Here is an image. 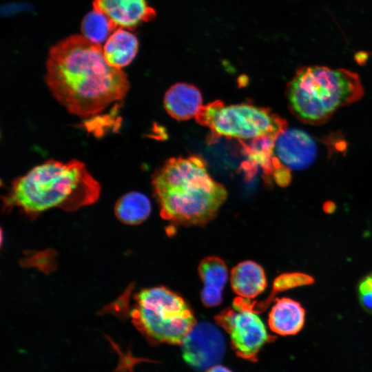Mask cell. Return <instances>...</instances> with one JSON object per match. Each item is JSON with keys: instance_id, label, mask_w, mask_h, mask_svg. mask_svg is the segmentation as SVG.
<instances>
[{"instance_id": "obj_1", "label": "cell", "mask_w": 372, "mask_h": 372, "mask_svg": "<svg viewBox=\"0 0 372 372\" xmlns=\"http://www.w3.org/2000/svg\"><path fill=\"white\" fill-rule=\"evenodd\" d=\"M45 81L61 105L82 118L123 99L130 89L127 75L107 62L102 46L83 35L70 36L50 49Z\"/></svg>"}, {"instance_id": "obj_2", "label": "cell", "mask_w": 372, "mask_h": 372, "mask_svg": "<svg viewBox=\"0 0 372 372\" xmlns=\"http://www.w3.org/2000/svg\"><path fill=\"white\" fill-rule=\"evenodd\" d=\"M152 185L163 218L180 225H204L213 219L227 197L200 156L171 158L157 170Z\"/></svg>"}, {"instance_id": "obj_3", "label": "cell", "mask_w": 372, "mask_h": 372, "mask_svg": "<svg viewBox=\"0 0 372 372\" xmlns=\"http://www.w3.org/2000/svg\"><path fill=\"white\" fill-rule=\"evenodd\" d=\"M101 185L79 160H48L17 178L3 198L6 207L29 215L52 208L72 211L94 203Z\"/></svg>"}, {"instance_id": "obj_4", "label": "cell", "mask_w": 372, "mask_h": 372, "mask_svg": "<svg viewBox=\"0 0 372 372\" xmlns=\"http://www.w3.org/2000/svg\"><path fill=\"white\" fill-rule=\"evenodd\" d=\"M364 88L358 74L344 68L304 66L287 85L291 113L301 122L322 125L340 107L359 101Z\"/></svg>"}, {"instance_id": "obj_5", "label": "cell", "mask_w": 372, "mask_h": 372, "mask_svg": "<svg viewBox=\"0 0 372 372\" xmlns=\"http://www.w3.org/2000/svg\"><path fill=\"white\" fill-rule=\"evenodd\" d=\"M136 328L154 344H181L196 323L185 301L164 287L142 289L130 312Z\"/></svg>"}, {"instance_id": "obj_6", "label": "cell", "mask_w": 372, "mask_h": 372, "mask_svg": "<svg viewBox=\"0 0 372 372\" xmlns=\"http://www.w3.org/2000/svg\"><path fill=\"white\" fill-rule=\"evenodd\" d=\"M210 130L209 138L221 136L241 140L276 138L287 129V122L269 109L249 104L225 105L220 100L202 108L195 117Z\"/></svg>"}, {"instance_id": "obj_7", "label": "cell", "mask_w": 372, "mask_h": 372, "mask_svg": "<svg viewBox=\"0 0 372 372\" xmlns=\"http://www.w3.org/2000/svg\"><path fill=\"white\" fill-rule=\"evenodd\" d=\"M216 321L228 333L236 354L248 360L256 361L260 350L272 338L260 318L241 298L235 300L234 308L216 316Z\"/></svg>"}, {"instance_id": "obj_8", "label": "cell", "mask_w": 372, "mask_h": 372, "mask_svg": "<svg viewBox=\"0 0 372 372\" xmlns=\"http://www.w3.org/2000/svg\"><path fill=\"white\" fill-rule=\"evenodd\" d=\"M183 357L192 367L203 370L223 358L225 343L219 329L211 323H196L181 342Z\"/></svg>"}, {"instance_id": "obj_9", "label": "cell", "mask_w": 372, "mask_h": 372, "mask_svg": "<svg viewBox=\"0 0 372 372\" xmlns=\"http://www.w3.org/2000/svg\"><path fill=\"white\" fill-rule=\"evenodd\" d=\"M273 152L283 165L290 169L301 170L313 163L317 156V145L306 132L289 128L276 137Z\"/></svg>"}, {"instance_id": "obj_10", "label": "cell", "mask_w": 372, "mask_h": 372, "mask_svg": "<svg viewBox=\"0 0 372 372\" xmlns=\"http://www.w3.org/2000/svg\"><path fill=\"white\" fill-rule=\"evenodd\" d=\"M93 7L105 14L116 29L132 30L156 15L147 0H94Z\"/></svg>"}, {"instance_id": "obj_11", "label": "cell", "mask_w": 372, "mask_h": 372, "mask_svg": "<svg viewBox=\"0 0 372 372\" xmlns=\"http://www.w3.org/2000/svg\"><path fill=\"white\" fill-rule=\"evenodd\" d=\"M199 90L193 85L178 83L166 92L164 106L166 112L178 121L196 117L203 107Z\"/></svg>"}, {"instance_id": "obj_12", "label": "cell", "mask_w": 372, "mask_h": 372, "mask_svg": "<svg viewBox=\"0 0 372 372\" xmlns=\"http://www.w3.org/2000/svg\"><path fill=\"white\" fill-rule=\"evenodd\" d=\"M198 273L203 282L201 291L203 304L212 307L220 304L223 290L228 278L225 262L216 256L207 257L200 262Z\"/></svg>"}, {"instance_id": "obj_13", "label": "cell", "mask_w": 372, "mask_h": 372, "mask_svg": "<svg viewBox=\"0 0 372 372\" xmlns=\"http://www.w3.org/2000/svg\"><path fill=\"white\" fill-rule=\"evenodd\" d=\"M304 322V309L300 302L289 298L276 299L268 318L271 330L280 335L298 333Z\"/></svg>"}, {"instance_id": "obj_14", "label": "cell", "mask_w": 372, "mask_h": 372, "mask_svg": "<svg viewBox=\"0 0 372 372\" xmlns=\"http://www.w3.org/2000/svg\"><path fill=\"white\" fill-rule=\"evenodd\" d=\"M231 285L239 298L247 300L254 298L267 287L264 269L254 261H243L231 270Z\"/></svg>"}, {"instance_id": "obj_15", "label": "cell", "mask_w": 372, "mask_h": 372, "mask_svg": "<svg viewBox=\"0 0 372 372\" xmlns=\"http://www.w3.org/2000/svg\"><path fill=\"white\" fill-rule=\"evenodd\" d=\"M138 48L136 37L126 29H116L103 48L107 62L112 67L121 69L134 59Z\"/></svg>"}, {"instance_id": "obj_16", "label": "cell", "mask_w": 372, "mask_h": 372, "mask_svg": "<svg viewBox=\"0 0 372 372\" xmlns=\"http://www.w3.org/2000/svg\"><path fill=\"white\" fill-rule=\"evenodd\" d=\"M116 218L127 225H137L147 218L151 211V203L143 194L131 192L124 194L116 203Z\"/></svg>"}, {"instance_id": "obj_17", "label": "cell", "mask_w": 372, "mask_h": 372, "mask_svg": "<svg viewBox=\"0 0 372 372\" xmlns=\"http://www.w3.org/2000/svg\"><path fill=\"white\" fill-rule=\"evenodd\" d=\"M116 30L110 19L95 9L88 12L81 23L83 36L90 42L99 45L105 43Z\"/></svg>"}, {"instance_id": "obj_18", "label": "cell", "mask_w": 372, "mask_h": 372, "mask_svg": "<svg viewBox=\"0 0 372 372\" xmlns=\"http://www.w3.org/2000/svg\"><path fill=\"white\" fill-rule=\"evenodd\" d=\"M313 282L314 278L308 274L300 272L287 273L278 276L275 280L273 287L275 291H283L309 285Z\"/></svg>"}, {"instance_id": "obj_19", "label": "cell", "mask_w": 372, "mask_h": 372, "mask_svg": "<svg viewBox=\"0 0 372 372\" xmlns=\"http://www.w3.org/2000/svg\"><path fill=\"white\" fill-rule=\"evenodd\" d=\"M358 292L361 306L372 314V273L364 277L360 282Z\"/></svg>"}, {"instance_id": "obj_20", "label": "cell", "mask_w": 372, "mask_h": 372, "mask_svg": "<svg viewBox=\"0 0 372 372\" xmlns=\"http://www.w3.org/2000/svg\"><path fill=\"white\" fill-rule=\"evenodd\" d=\"M273 176L276 183L280 187H286L291 180L290 169L283 165L274 170Z\"/></svg>"}, {"instance_id": "obj_21", "label": "cell", "mask_w": 372, "mask_h": 372, "mask_svg": "<svg viewBox=\"0 0 372 372\" xmlns=\"http://www.w3.org/2000/svg\"><path fill=\"white\" fill-rule=\"evenodd\" d=\"M323 210L327 214H332L335 210V205L333 202L328 200L323 205Z\"/></svg>"}, {"instance_id": "obj_22", "label": "cell", "mask_w": 372, "mask_h": 372, "mask_svg": "<svg viewBox=\"0 0 372 372\" xmlns=\"http://www.w3.org/2000/svg\"><path fill=\"white\" fill-rule=\"evenodd\" d=\"M207 372H232L228 368L221 365H214L207 371Z\"/></svg>"}, {"instance_id": "obj_23", "label": "cell", "mask_w": 372, "mask_h": 372, "mask_svg": "<svg viewBox=\"0 0 372 372\" xmlns=\"http://www.w3.org/2000/svg\"><path fill=\"white\" fill-rule=\"evenodd\" d=\"M368 54L365 52H359L355 56V60L359 64H363L366 61Z\"/></svg>"}]
</instances>
